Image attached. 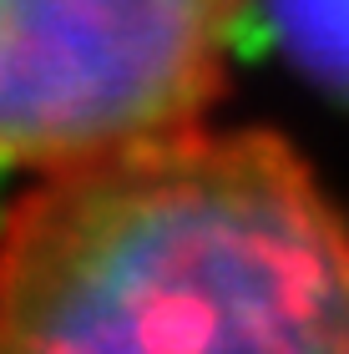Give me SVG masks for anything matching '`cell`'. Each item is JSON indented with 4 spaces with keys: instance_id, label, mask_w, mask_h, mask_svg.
<instances>
[{
    "instance_id": "cell-1",
    "label": "cell",
    "mask_w": 349,
    "mask_h": 354,
    "mask_svg": "<svg viewBox=\"0 0 349 354\" xmlns=\"http://www.w3.org/2000/svg\"><path fill=\"white\" fill-rule=\"evenodd\" d=\"M344 349L349 207L289 132L198 111L0 203V354Z\"/></svg>"
},
{
    "instance_id": "cell-2",
    "label": "cell",
    "mask_w": 349,
    "mask_h": 354,
    "mask_svg": "<svg viewBox=\"0 0 349 354\" xmlns=\"http://www.w3.org/2000/svg\"><path fill=\"white\" fill-rule=\"evenodd\" d=\"M253 0H0V177L218 111Z\"/></svg>"
}]
</instances>
